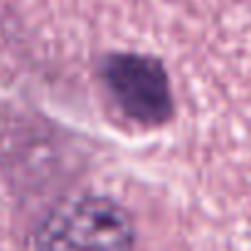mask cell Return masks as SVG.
<instances>
[{
  "label": "cell",
  "mask_w": 251,
  "mask_h": 251,
  "mask_svg": "<svg viewBox=\"0 0 251 251\" xmlns=\"http://www.w3.org/2000/svg\"><path fill=\"white\" fill-rule=\"evenodd\" d=\"M136 226L123 204L86 195L52 209L35 234L37 251H133Z\"/></svg>",
  "instance_id": "obj_1"
},
{
  "label": "cell",
  "mask_w": 251,
  "mask_h": 251,
  "mask_svg": "<svg viewBox=\"0 0 251 251\" xmlns=\"http://www.w3.org/2000/svg\"><path fill=\"white\" fill-rule=\"evenodd\" d=\"M99 74L121 113L133 123L155 128L173 118V89L168 72L158 57L111 52L101 59Z\"/></svg>",
  "instance_id": "obj_2"
}]
</instances>
